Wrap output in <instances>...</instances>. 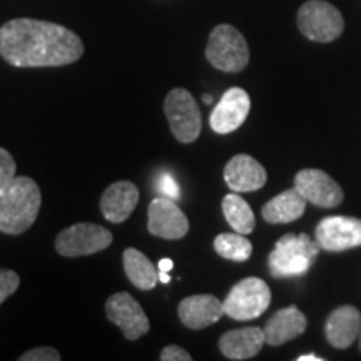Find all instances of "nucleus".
<instances>
[{"label":"nucleus","mask_w":361,"mask_h":361,"mask_svg":"<svg viewBox=\"0 0 361 361\" xmlns=\"http://www.w3.org/2000/svg\"><path fill=\"white\" fill-rule=\"evenodd\" d=\"M82 54L79 35L54 22L13 19L0 27V56L13 67H62Z\"/></svg>","instance_id":"nucleus-1"},{"label":"nucleus","mask_w":361,"mask_h":361,"mask_svg":"<svg viewBox=\"0 0 361 361\" xmlns=\"http://www.w3.org/2000/svg\"><path fill=\"white\" fill-rule=\"evenodd\" d=\"M42 194L34 179L20 176L0 189V231L4 234H22L37 219Z\"/></svg>","instance_id":"nucleus-2"},{"label":"nucleus","mask_w":361,"mask_h":361,"mask_svg":"<svg viewBox=\"0 0 361 361\" xmlns=\"http://www.w3.org/2000/svg\"><path fill=\"white\" fill-rule=\"evenodd\" d=\"M318 252V241H313L308 234H284L268 258L271 274L274 278L301 276L313 264Z\"/></svg>","instance_id":"nucleus-3"},{"label":"nucleus","mask_w":361,"mask_h":361,"mask_svg":"<svg viewBox=\"0 0 361 361\" xmlns=\"http://www.w3.org/2000/svg\"><path fill=\"white\" fill-rule=\"evenodd\" d=\"M206 57L209 64L218 71L234 74L241 72L250 62V47L236 27L221 24L214 27L206 47Z\"/></svg>","instance_id":"nucleus-4"},{"label":"nucleus","mask_w":361,"mask_h":361,"mask_svg":"<svg viewBox=\"0 0 361 361\" xmlns=\"http://www.w3.org/2000/svg\"><path fill=\"white\" fill-rule=\"evenodd\" d=\"M271 305V290L261 278H245L234 284L223 301L224 314L236 322L259 318Z\"/></svg>","instance_id":"nucleus-5"},{"label":"nucleus","mask_w":361,"mask_h":361,"mask_svg":"<svg viewBox=\"0 0 361 361\" xmlns=\"http://www.w3.org/2000/svg\"><path fill=\"white\" fill-rule=\"evenodd\" d=\"M298 29L314 42H333L343 34L341 12L326 0H310L298 12Z\"/></svg>","instance_id":"nucleus-6"},{"label":"nucleus","mask_w":361,"mask_h":361,"mask_svg":"<svg viewBox=\"0 0 361 361\" xmlns=\"http://www.w3.org/2000/svg\"><path fill=\"white\" fill-rule=\"evenodd\" d=\"M164 114L171 133L179 142L191 144L200 137L202 119L196 99L189 90L176 87L166 96Z\"/></svg>","instance_id":"nucleus-7"},{"label":"nucleus","mask_w":361,"mask_h":361,"mask_svg":"<svg viewBox=\"0 0 361 361\" xmlns=\"http://www.w3.org/2000/svg\"><path fill=\"white\" fill-rule=\"evenodd\" d=\"M111 243L112 233L107 228L94 223H79L57 234L56 250L66 258H80L104 251Z\"/></svg>","instance_id":"nucleus-8"},{"label":"nucleus","mask_w":361,"mask_h":361,"mask_svg":"<svg viewBox=\"0 0 361 361\" xmlns=\"http://www.w3.org/2000/svg\"><path fill=\"white\" fill-rule=\"evenodd\" d=\"M106 316L111 323L121 328L124 338L129 341H135L147 335L151 328L142 306L126 291L116 293L106 301Z\"/></svg>","instance_id":"nucleus-9"},{"label":"nucleus","mask_w":361,"mask_h":361,"mask_svg":"<svg viewBox=\"0 0 361 361\" xmlns=\"http://www.w3.org/2000/svg\"><path fill=\"white\" fill-rule=\"evenodd\" d=\"M147 231L157 238L180 239L189 231V221L174 200L157 196L147 207Z\"/></svg>","instance_id":"nucleus-10"},{"label":"nucleus","mask_w":361,"mask_h":361,"mask_svg":"<svg viewBox=\"0 0 361 361\" xmlns=\"http://www.w3.org/2000/svg\"><path fill=\"white\" fill-rule=\"evenodd\" d=\"M316 241L324 251H346L361 246V219L329 216L316 226Z\"/></svg>","instance_id":"nucleus-11"},{"label":"nucleus","mask_w":361,"mask_h":361,"mask_svg":"<svg viewBox=\"0 0 361 361\" xmlns=\"http://www.w3.org/2000/svg\"><path fill=\"white\" fill-rule=\"evenodd\" d=\"M295 188L311 204L329 209L343 201V189L331 176L319 169H303L296 174Z\"/></svg>","instance_id":"nucleus-12"},{"label":"nucleus","mask_w":361,"mask_h":361,"mask_svg":"<svg viewBox=\"0 0 361 361\" xmlns=\"http://www.w3.org/2000/svg\"><path fill=\"white\" fill-rule=\"evenodd\" d=\"M251 109V99L247 92L241 87L228 89L216 104V107L209 116L211 129L218 134L234 133L241 128Z\"/></svg>","instance_id":"nucleus-13"},{"label":"nucleus","mask_w":361,"mask_h":361,"mask_svg":"<svg viewBox=\"0 0 361 361\" xmlns=\"http://www.w3.org/2000/svg\"><path fill=\"white\" fill-rule=\"evenodd\" d=\"M224 180L234 192H252L264 186L268 173L255 157L238 154L226 164Z\"/></svg>","instance_id":"nucleus-14"},{"label":"nucleus","mask_w":361,"mask_h":361,"mask_svg":"<svg viewBox=\"0 0 361 361\" xmlns=\"http://www.w3.org/2000/svg\"><path fill=\"white\" fill-rule=\"evenodd\" d=\"M180 323L189 329H202L219 322L224 316L223 301L213 295H194L179 303Z\"/></svg>","instance_id":"nucleus-15"},{"label":"nucleus","mask_w":361,"mask_h":361,"mask_svg":"<svg viewBox=\"0 0 361 361\" xmlns=\"http://www.w3.org/2000/svg\"><path fill=\"white\" fill-rule=\"evenodd\" d=\"M137 202V186L130 180H117L104 191L101 197V213L111 223L121 224L134 213Z\"/></svg>","instance_id":"nucleus-16"},{"label":"nucleus","mask_w":361,"mask_h":361,"mask_svg":"<svg viewBox=\"0 0 361 361\" xmlns=\"http://www.w3.org/2000/svg\"><path fill=\"white\" fill-rule=\"evenodd\" d=\"M361 313L355 306H340L326 319V340L338 350L350 348L360 338Z\"/></svg>","instance_id":"nucleus-17"},{"label":"nucleus","mask_w":361,"mask_h":361,"mask_svg":"<svg viewBox=\"0 0 361 361\" xmlns=\"http://www.w3.org/2000/svg\"><path fill=\"white\" fill-rule=\"evenodd\" d=\"M308 319L295 305L288 306L274 313L266 322L263 331L266 343L271 346H281L284 343L295 340L306 331Z\"/></svg>","instance_id":"nucleus-18"},{"label":"nucleus","mask_w":361,"mask_h":361,"mask_svg":"<svg viewBox=\"0 0 361 361\" xmlns=\"http://www.w3.org/2000/svg\"><path fill=\"white\" fill-rule=\"evenodd\" d=\"M264 343L263 328L250 326L231 329L219 338V351L228 360H250L259 353Z\"/></svg>","instance_id":"nucleus-19"},{"label":"nucleus","mask_w":361,"mask_h":361,"mask_svg":"<svg viewBox=\"0 0 361 361\" xmlns=\"http://www.w3.org/2000/svg\"><path fill=\"white\" fill-rule=\"evenodd\" d=\"M306 201L303 194L296 188L288 189L269 200L261 207L263 219L269 224H286L300 219L306 211Z\"/></svg>","instance_id":"nucleus-20"},{"label":"nucleus","mask_w":361,"mask_h":361,"mask_svg":"<svg viewBox=\"0 0 361 361\" xmlns=\"http://www.w3.org/2000/svg\"><path fill=\"white\" fill-rule=\"evenodd\" d=\"M123 263L126 276L137 290L149 291L156 288L159 281V271H156V266L146 255L135 247H128L123 255Z\"/></svg>","instance_id":"nucleus-21"},{"label":"nucleus","mask_w":361,"mask_h":361,"mask_svg":"<svg viewBox=\"0 0 361 361\" xmlns=\"http://www.w3.org/2000/svg\"><path fill=\"white\" fill-rule=\"evenodd\" d=\"M221 207H223L226 221L234 231L239 234H251L255 231V213H252L251 206L238 192L233 191L231 194H226Z\"/></svg>","instance_id":"nucleus-22"},{"label":"nucleus","mask_w":361,"mask_h":361,"mask_svg":"<svg viewBox=\"0 0 361 361\" xmlns=\"http://www.w3.org/2000/svg\"><path fill=\"white\" fill-rule=\"evenodd\" d=\"M214 250L221 258L236 261V263H245L251 258L252 245L245 234L239 233H221L214 239Z\"/></svg>","instance_id":"nucleus-23"},{"label":"nucleus","mask_w":361,"mask_h":361,"mask_svg":"<svg viewBox=\"0 0 361 361\" xmlns=\"http://www.w3.org/2000/svg\"><path fill=\"white\" fill-rule=\"evenodd\" d=\"M20 286V278L16 271L12 269H0V305L12 296Z\"/></svg>","instance_id":"nucleus-24"},{"label":"nucleus","mask_w":361,"mask_h":361,"mask_svg":"<svg viewBox=\"0 0 361 361\" xmlns=\"http://www.w3.org/2000/svg\"><path fill=\"white\" fill-rule=\"evenodd\" d=\"M16 171L17 164L12 154L4 147H0V189L16 178Z\"/></svg>","instance_id":"nucleus-25"},{"label":"nucleus","mask_w":361,"mask_h":361,"mask_svg":"<svg viewBox=\"0 0 361 361\" xmlns=\"http://www.w3.org/2000/svg\"><path fill=\"white\" fill-rule=\"evenodd\" d=\"M156 186H157V192H159L161 196L171 197V200H174V201H178L180 197L179 184L176 183V179L169 173L159 174Z\"/></svg>","instance_id":"nucleus-26"},{"label":"nucleus","mask_w":361,"mask_h":361,"mask_svg":"<svg viewBox=\"0 0 361 361\" xmlns=\"http://www.w3.org/2000/svg\"><path fill=\"white\" fill-rule=\"evenodd\" d=\"M62 356L57 350L49 348V346H40V348H34L27 353L20 355V361H59Z\"/></svg>","instance_id":"nucleus-27"},{"label":"nucleus","mask_w":361,"mask_h":361,"mask_svg":"<svg viewBox=\"0 0 361 361\" xmlns=\"http://www.w3.org/2000/svg\"><path fill=\"white\" fill-rule=\"evenodd\" d=\"M161 361H191L192 356L178 345H169L161 351Z\"/></svg>","instance_id":"nucleus-28"},{"label":"nucleus","mask_w":361,"mask_h":361,"mask_svg":"<svg viewBox=\"0 0 361 361\" xmlns=\"http://www.w3.org/2000/svg\"><path fill=\"white\" fill-rule=\"evenodd\" d=\"M173 266H174L173 259L162 258V259L159 261V264H157V268H159V271H166V273H168V271L173 269Z\"/></svg>","instance_id":"nucleus-29"},{"label":"nucleus","mask_w":361,"mask_h":361,"mask_svg":"<svg viewBox=\"0 0 361 361\" xmlns=\"http://www.w3.org/2000/svg\"><path fill=\"white\" fill-rule=\"evenodd\" d=\"M298 361H323V358L316 355H303V356H298Z\"/></svg>","instance_id":"nucleus-30"},{"label":"nucleus","mask_w":361,"mask_h":361,"mask_svg":"<svg viewBox=\"0 0 361 361\" xmlns=\"http://www.w3.org/2000/svg\"><path fill=\"white\" fill-rule=\"evenodd\" d=\"M159 281L164 284H168L171 281V278L168 276V273H166V271H159Z\"/></svg>","instance_id":"nucleus-31"},{"label":"nucleus","mask_w":361,"mask_h":361,"mask_svg":"<svg viewBox=\"0 0 361 361\" xmlns=\"http://www.w3.org/2000/svg\"><path fill=\"white\" fill-rule=\"evenodd\" d=\"M202 101H204V104H207V106H211L214 101V97L209 96V94H204V96H202Z\"/></svg>","instance_id":"nucleus-32"},{"label":"nucleus","mask_w":361,"mask_h":361,"mask_svg":"<svg viewBox=\"0 0 361 361\" xmlns=\"http://www.w3.org/2000/svg\"><path fill=\"white\" fill-rule=\"evenodd\" d=\"M360 351H361V331H360Z\"/></svg>","instance_id":"nucleus-33"}]
</instances>
